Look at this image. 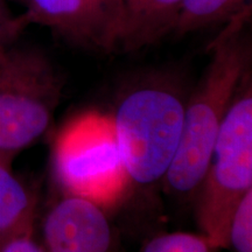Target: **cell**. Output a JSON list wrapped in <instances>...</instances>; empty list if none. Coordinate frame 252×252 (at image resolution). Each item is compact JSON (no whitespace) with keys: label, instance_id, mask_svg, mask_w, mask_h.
Returning a JSON list of instances; mask_svg holds the SVG:
<instances>
[{"label":"cell","instance_id":"3957f363","mask_svg":"<svg viewBox=\"0 0 252 252\" xmlns=\"http://www.w3.org/2000/svg\"><path fill=\"white\" fill-rule=\"evenodd\" d=\"M64 77L45 50L18 39L0 46V159L12 163L54 124Z\"/></svg>","mask_w":252,"mask_h":252},{"label":"cell","instance_id":"8992f818","mask_svg":"<svg viewBox=\"0 0 252 252\" xmlns=\"http://www.w3.org/2000/svg\"><path fill=\"white\" fill-rule=\"evenodd\" d=\"M32 25H42L81 47L115 53L122 0H23Z\"/></svg>","mask_w":252,"mask_h":252},{"label":"cell","instance_id":"6da1fadb","mask_svg":"<svg viewBox=\"0 0 252 252\" xmlns=\"http://www.w3.org/2000/svg\"><path fill=\"white\" fill-rule=\"evenodd\" d=\"M251 5L228 21L212 43V56L185 108L180 146L163 179L178 196H196L219 131L242 78L251 69V42L245 25Z\"/></svg>","mask_w":252,"mask_h":252},{"label":"cell","instance_id":"5b68a950","mask_svg":"<svg viewBox=\"0 0 252 252\" xmlns=\"http://www.w3.org/2000/svg\"><path fill=\"white\" fill-rule=\"evenodd\" d=\"M53 174L62 193L115 207L130 187L111 116L88 112L69 122L52 150Z\"/></svg>","mask_w":252,"mask_h":252},{"label":"cell","instance_id":"5bb4252c","mask_svg":"<svg viewBox=\"0 0 252 252\" xmlns=\"http://www.w3.org/2000/svg\"><path fill=\"white\" fill-rule=\"evenodd\" d=\"M32 25L31 19L26 12L15 15L12 20L0 25V46L19 39L21 33Z\"/></svg>","mask_w":252,"mask_h":252},{"label":"cell","instance_id":"9c48e42d","mask_svg":"<svg viewBox=\"0 0 252 252\" xmlns=\"http://www.w3.org/2000/svg\"><path fill=\"white\" fill-rule=\"evenodd\" d=\"M37 198L0 159V248L9 235L35 220Z\"/></svg>","mask_w":252,"mask_h":252},{"label":"cell","instance_id":"4fadbf2b","mask_svg":"<svg viewBox=\"0 0 252 252\" xmlns=\"http://www.w3.org/2000/svg\"><path fill=\"white\" fill-rule=\"evenodd\" d=\"M0 252H45L34 234V222L21 226L9 235L2 243Z\"/></svg>","mask_w":252,"mask_h":252},{"label":"cell","instance_id":"7a4b0ae2","mask_svg":"<svg viewBox=\"0 0 252 252\" xmlns=\"http://www.w3.org/2000/svg\"><path fill=\"white\" fill-rule=\"evenodd\" d=\"M187 97L165 74L145 77L121 96L111 119L131 185L163 181L180 146Z\"/></svg>","mask_w":252,"mask_h":252},{"label":"cell","instance_id":"30bf717a","mask_svg":"<svg viewBox=\"0 0 252 252\" xmlns=\"http://www.w3.org/2000/svg\"><path fill=\"white\" fill-rule=\"evenodd\" d=\"M250 0H182L173 35L181 37L204 28L228 23Z\"/></svg>","mask_w":252,"mask_h":252},{"label":"cell","instance_id":"52a82bcc","mask_svg":"<svg viewBox=\"0 0 252 252\" xmlns=\"http://www.w3.org/2000/svg\"><path fill=\"white\" fill-rule=\"evenodd\" d=\"M108 210L77 195L62 193L42 222L45 252H121Z\"/></svg>","mask_w":252,"mask_h":252},{"label":"cell","instance_id":"8fae6325","mask_svg":"<svg viewBox=\"0 0 252 252\" xmlns=\"http://www.w3.org/2000/svg\"><path fill=\"white\" fill-rule=\"evenodd\" d=\"M226 249L232 252H252V190L242 198L231 217Z\"/></svg>","mask_w":252,"mask_h":252},{"label":"cell","instance_id":"ba28073f","mask_svg":"<svg viewBox=\"0 0 252 252\" xmlns=\"http://www.w3.org/2000/svg\"><path fill=\"white\" fill-rule=\"evenodd\" d=\"M182 0H122L115 53L135 52L172 35Z\"/></svg>","mask_w":252,"mask_h":252},{"label":"cell","instance_id":"7c38bea8","mask_svg":"<svg viewBox=\"0 0 252 252\" xmlns=\"http://www.w3.org/2000/svg\"><path fill=\"white\" fill-rule=\"evenodd\" d=\"M203 235L190 232H171L153 237L143 252H216Z\"/></svg>","mask_w":252,"mask_h":252},{"label":"cell","instance_id":"277c9868","mask_svg":"<svg viewBox=\"0 0 252 252\" xmlns=\"http://www.w3.org/2000/svg\"><path fill=\"white\" fill-rule=\"evenodd\" d=\"M252 190V76L245 72L223 119L198 188L196 219L216 249H226L236 208Z\"/></svg>","mask_w":252,"mask_h":252},{"label":"cell","instance_id":"9a60e30c","mask_svg":"<svg viewBox=\"0 0 252 252\" xmlns=\"http://www.w3.org/2000/svg\"><path fill=\"white\" fill-rule=\"evenodd\" d=\"M15 15L9 11L6 0H0V25L7 23V21L12 20Z\"/></svg>","mask_w":252,"mask_h":252}]
</instances>
